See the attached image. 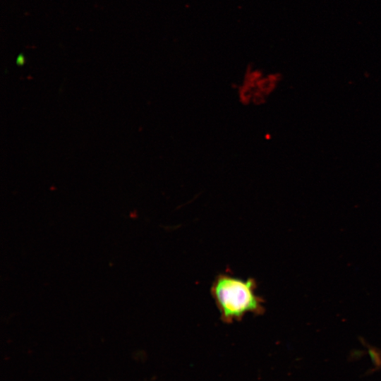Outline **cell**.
Segmentation results:
<instances>
[{
    "mask_svg": "<svg viewBox=\"0 0 381 381\" xmlns=\"http://www.w3.org/2000/svg\"><path fill=\"white\" fill-rule=\"evenodd\" d=\"M25 63V56L23 54H19L16 59V64L19 66L23 65Z\"/></svg>",
    "mask_w": 381,
    "mask_h": 381,
    "instance_id": "cell-2",
    "label": "cell"
},
{
    "mask_svg": "<svg viewBox=\"0 0 381 381\" xmlns=\"http://www.w3.org/2000/svg\"><path fill=\"white\" fill-rule=\"evenodd\" d=\"M253 278L246 280L226 273L218 274L211 286V294L225 323L241 320L247 314L262 315L265 301L256 292Z\"/></svg>",
    "mask_w": 381,
    "mask_h": 381,
    "instance_id": "cell-1",
    "label": "cell"
}]
</instances>
